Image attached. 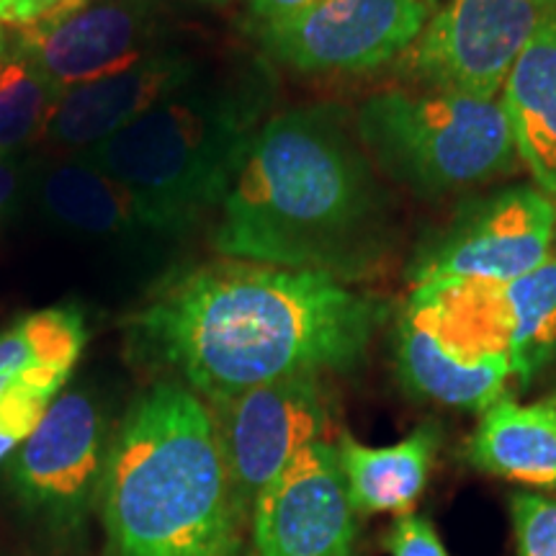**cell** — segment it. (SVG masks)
Listing matches in <instances>:
<instances>
[{
    "instance_id": "6da1fadb",
    "label": "cell",
    "mask_w": 556,
    "mask_h": 556,
    "mask_svg": "<svg viewBox=\"0 0 556 556\" xmlns=\"http://www.w3.org/2000/svg\"><path fill=\"white\" fill-rule=\"evenodd\" d=\"M384 307L328 270L217 261L165 281L129 319L139 356L219 402L299 374L351 371Z\"/></svg>"
},
{
    "instance_id": "7a4b0ae2",
    "label": "cell",
    "mask_w": 556,
    "mask_h": 556,
    "mask_svg": "<svg viewBox=\"0 0 556 556\" xmlns=\"http://www.w3.org/2000/svg\"><path fill=\"white\" fill-rule=\"evenodd\" d=\"M387 197L340 106H299L263 124L222 201V258L348 278L384 248Z\"/></svg>"
},
{
    "instance_id": "3957f363",
    "label": "cell",
    "mask_w": 556,
    "mask_h": 556,
    "mask_svg": "<svg viewBox=\"0 0 556 556\" xmlns=\"http://www.w3.org/2000/svg\"><path fill=\"white\" fill-rule=\"evenodd\" d=\"M109 556H242L245 510L208 405L176 381L131 402L101 482Z\"/></svg>"
},
{
    "instance_id": "277c9868",
    "label": "cell",
    "mask_w": 556,
    "mask_h": 556,
    "mask_svg": "<svg viewBox=\"0 0 556 556\" xmlns=\"http://www.w3.org/2000/svg\"><path fill=\"white\" fill-rule=\"evenodd\" d=\"M266 73L180 88L80 155L137 201L148 232L180 235L227 199L263 127Z\"/></svg>"
},
{
    "instance_id": "5b68a950",
    "label": "cell",
    "mask_w": 556,
    "mask_h": 556,
    "mask_svg": "<svg viewBox=\"0 0 556 556\" xmlns=\"http://www.w3.org/2000/svg\"><path fill=\"white\" fill-rule=\"evenodd\" d=\"M356 135L389 178L426 197L484 184L516 157L503 99L456 90L371 96L358 109Z\"/></svg>"
},
{
    "instance_id": "8992f818",
    "label": "cell",
    "mask_w": 556,
    "mask_h": 556,
    "mask_svg": "<svg viewBox=\"0 0 556 556\" xmlns=\"http://www.w3.org/2000/svg\"><path fill=\"white\" fill-rule=\"evenodd\" d=\"M405 384L438 405L484 413L513 379L497 287L456 283L417 289L397 328Z\"/></svg>"
},
{
    "instance_id": "52a82bcc",
    "label": "cell",
    "mask_w": 556,
    "mask_h": 556,
    "mask_svg": "<svg viewBox=\"0 0 556 556\" xmlns=\"http://www.w3.org/2000/svg\"><path fill=\"white\" fill-rule=\"evenodd\" d=\"M109 441L106 417L90 392L67 389L11 454L9 482L21 510L54 544H78L99 507Z\"/></svg>"
},
{
    "instance_id": "ba28073f",
    "label": "cell",
    "mask_w": 556,
    "mask_h": 556,
    "mask_svg": "<svg viewBox=\"0 0 556 556\" xmlns=\"http://www.w3.org/2000/svg\"><path fill=\"white\" fill-rule=\"evenodd\" d=\"M556 204L531 186L507 189L471 206L415 263L417 289L482 283L503 287L552 258Z\"/></svg>"
},
{
    "instance_id": "9c48e42d",
    "label": "cell",
    "mask_w": 556,
    "mask_h": 556,
    "mask_svg": "<svg viewBox=\"0 0 556 556\" xmlns=\"http://www.w3.org/2000/svg\"><path fill=\"white\" fill-rule=\"evenodd\" d=\"M548 11V0H441L407 65L435 90L497 99Z\"/></svg>"
},
{
    "instance_id": "30bf717a",
    "label": "cell",
    "mask_w": 556,
    "mask_h": 556,
    "mask_svg": "<svg viewBox=\"0 0 556 556\" xmlns=\"http://www.w3.org/2000/svg\"><path fill=\"white\" fill-rule=\"evenodd\" d=\"M229 482L245 516L299 451L325 441L330 407L323 379L299 374L208 402Z\"/></svg>"
},
{
    "instance_id": "8fae6325",
    "label": "cell",
    "mask_w": 556,
    "mask_h": 556,
    "mask_svg": "<svg viewBox=\"0 0 556 556\" xmlns=\"http://www.w3.org/2000/svg\"><path fill=\"white\" fill-rule=\"evenodd\" d=\"M430 13L426 0H323L258 24V39L270 60L299 73H361L407 52Z\"/></svg>"
},
{
    "instance_id": "7c38bea8",
    "label": "cell",
    "mask_w": 556,
    "mask_h": 556,
    "mask_svg": "<svg viewBox=\"0 0 556 556\" xmlns=\"http://www.w3.org/2000/svg\"><path fill=\"white\" fill-rule=\"evenodd\" d=\"M163 18V0H80L13 31V47L62 96L157 52Z\"/></svg>"
},
{
    "instance_id": "4fadbf2b",
    "label": "cell",
    "mask_w": 556,
    "mask_h": 556,
    "mask_svg": "<svg viewBox=\"0 0 556 556\" xmlns=\"http://www.w3.org/2000/svg\"><path fill=\"white\" fill-rule=\"evenodd\" d=\"M261 556H356L358 510L348 492L338 448H302L250 513Z\"/></svg>"
},
{
    "instance_id": "5bb4252c",
    "label": "cell",
    "mask_w": 556,
    "mask_h": 556,
    "mask_svg": "<svg viewBox=\"0 0 556 556\" xmlns=\"http://www.w3.org/2000/svg\"><path fill=\"white\" fill-rule=\"evenodd\" d=\"M197 78L199 67L191 58L157 50L122 73L65 90L45 137L60 148L88 150L142 119L150 109Z\"/></svg>"
},
{
    "instance_id": "9a60e30c",
    "label": "cell",
    "mask_w": 556,
    "mask_h": 556,
    "mask_svg": "<svg viewBox=\"0 0 556 556\" xmlns=\"http://www.w3.org/2000/svg\"><path fill=\"white\" fill-rule=\"evenodd\" d=\"M516 152L539 189L556 199V11L541 18L503 86Z\"/></svg>"
},
{
    "instance_id": "2e32d148",
    "label": "cell",
    "mask_w": 556,
    "mask_h": 556,
    "mask_svg": "<svg viewBox=\"0 0 556 556\" xmlns=\"http://www.w3.org/2000/svg\"><path fill=\"white\" fill-rule=\"evenodd\" d=\"M467 456L484 475L556 490V392L531 405L510 394L492 402L479 417Z\"/></svg>"
},
{
    "instance_id": "e0dca14e",
    "label": "cell",
    "mask_w": 556,
    "mask_h": 556,
    "mask_svg": "<svg viewBox=\"0 0 556 556\" xmlns=\"http://www.w3.org/2000/svg\"><path fill=\"white\" fill-rule=\"evenodd\" d=\"M438 446L441 430L435 422H422L392 446H366L351 433L340 435L336 448L358 516L413 513L428 484Z\"/></svg>"
},
{
    "instance_id": "ac0fdd59",
    "label": "cell",
    "mask_w": 556,
    "mask_h": 556,
    "mask_svg": "<svg viewBox=\"0 0 556 556\" xmlns=\"http://www.w3.org/2000/svg\"><path fill=\"white\" fill-rule=\"evenodd\" d=\"M39 201L58 225L93 238H135L148 232L137 201L116 178L83 155L45 170Z\"/></svg>"
},
{
    "instance_id": "d6986e66",
    "label": "cell",
    "mask_w": 556,
    "mask_h": 556,
    "mask_svg": "<svg viewBox=\"0 0 556 556\" xmlns=\"http://www.w3.org/2000/svg\"><path fill=\"white\" fill-rule=\"evenodd\" d=\"M88 332L78 307H47L0 330V394L16 381L60 394L78 364Z\"/></svg>"
},
{
    "instance_id": "ffe728a7",
    "label": "cell",
    "mask_w": 556,
    "mask_h": 556,
    "mask_svg": "<svg viewBox=\"0 0 556 556\" xmlns=\"http://www.w3.org/2000/svg\"><path fill=\"white\" fill-rule=\"evenodd\" d=\"M507 325L513 379L526 389L556 361V258L497 287Z\"/></svg>"
},
{
    "instance_id": "44dd1931",
    "label": "cell",
    "mask_w": 556,
    "mask_h": 556,
    "mask_svg": "<svg viewBox=\"0 0 556 556\" xmlns=\"http://www.w3.org/2000/svg\"><path fill=\"white\" fill-rule=\"evenodd\" d=\"M60 93L16 47L0 52V157L45 135Z\"/></svg>"
},
{
    "instance_id": "7402d4cb",
    "label": "cell",
    "mask_w": 556,
    "mask_h": 556,
    "mask_svg": "<svg viewBox=\"0 0 556 556\" xmlns=\"http://www.w3.org/2000/svg\"><path fill=\"white\" fill-rule=\"evenodd\" d=\"M58 394L34 381H16L0 394V462L34 433Z\"/></svg>"
},
{
    "instance_id": "603a6c76",
    "label": "cell",
    "mask_w": 556,
    "mask_h": 556,
    "mask_svg": "<svg viewBox=\"0 0 556 556\" xmlns=\"http://www.w3.org/2000/svg\"><path fill=\"white\" fill-rule=\"evenodd\" d=\"M510 518L518 556H556V500L539 492H516Z\"/></svg>"
},
{
    "instance_id": "cb8c5ba5",
    "label": "cell",
    "mask_w": 556,
    "mask_h": 556,
    "mask_svg": "<svg viewBox=\"0 0 556 556\" xmlns=\"http://www.w3.org/2000/svg\"><path fill=\"white\" fill-rule=\"evenodd\" d=\"M384 544L389 556H448L433 523L415 513H405L394 520Z\"/></svg>"
},
{
    "instance_id": "d4e9b609",
    "label": "cell",
    "mask_w": 556,
    "mask_h": 556,
    "mask_svg": "<svg viewBox=\"0 0 556 556\" xmlns=\"http://www.w3.org/2000/svg\"><path fill=\"white\" fill-rule=\"evenodd\" d=\"M73 3H80V0H0V26L26 29L70 9Z\"/></svg>"
},
{
    "instance_id": "484cf974",
    "label": "cell",
    "mask_w": 556,
    "mask_h": 556,
    "mask_svg": "<svg viewBox=\"0 0 556 556\" xmlns=\"http://www.w3.org/2000/svg\"><path fill=\"white\" fill-rule=\"evenodd\" d=\"M323 0H250V11L258 24H270V21L291 18L296 13L315 9Z\"/></svg>"
},
{
    "instance_id": "4316f807",
    "label": "cell",
    "mask_w": 556,
    "mask_h": 556,
    "mask_svg": "<svg viewBox=\"0 0 556 556\" xmlns=\"http://www.w3.org/2000/svg\"><path fill=\"white\" fill-rule=\"evenodd\" d=\"M21 184V168L13 157H0V214L5 212L16 199Z\"/></svg>"
},
{
    "instance_id": "83f0119b",
    "label": "cell",
    "mask_w": 556,
    "mask_h": 556,
    "mask_svg": "<svg viewBox=\"0 0 556 556\" xmlns=\"http://www.w3.org/2000/svg\"><path fill=\"white\" fill-rule=\"evenodd\" d=\"M11 37L13 34L5 29V26H0V52H5L11 47Z\"/></svg>"
},
{
    "instance_id": "f1b7e54d",
    "label": "cell",
    "mask_w": 556,
    "mask_h": 556,
    "mask_svg": "<svg viewBox=\"0 0 556 556\" xmlns=\"http://www.w3.org/2000/svg\"><path fill=\"white\" fill-rule=\"evenodd\" d=\"M426 3L430 5V11H433V9H435V5H438V3H441V0H426Z\"/></svg>"
},
{
    "instance_id": "f546056e",
    "label": "cell",
    "mask_w": 556,
    "mask_h": 556,
    "mask_svg": "<svg viewBox=\"0 0 556 556\" xmlns=\"http://www.w3.org/2000/svg\"><path fill=\"white\" fill-rule=\"evenodd\" d=\"M206 3H227V0H206Z\"/></svg>"
}]
</instances>
